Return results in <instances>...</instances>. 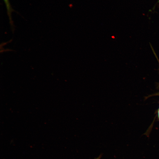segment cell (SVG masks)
<instances>
[{"label":"cell","mask_w":159,"mask_h":159,"mask_svg":"<svg viewBox=\"0 0 159 159\" xmlns=\"http://www.w3.org/2000/svg\"><path fill=\"white\" fill-rule=\"evenodd\" d=\"M153 51L154 52V53L155 54V56H156L157 59L158 60V62H159V60L158 59V57H157V56H156V54L155 53V52H154V50L153 49Z\"/></svg>","instance_id":"7a4b0ae2"},{"label":"cell","mask_w":159,"mask_h":159,"mask_svg":"<svg viewBox=\"0 0 159 159\" xmlns=\"http://www.w3.org/2000/svg\"><path fill=\"white\" fill-rule=\"evenodd\" d=\"M100 157L99 156V157H98L97 158H95V159H100Z\"/></svg>","instance_id":"3957f363"},{"label":"cell","mask_w":159,"mask_h":159,"mask_svg":"<svg viewBox=\"0 0 159 159\" xmlns=\"http://www.w3.org/2000/svg\"><path fill=\"white\" fill-rule=\"evenodd\" d=\"M5 4L6 9L7 10V14L8 15L9 20V23L11 26V28L13 33L14 31V27L13 24V21L12 19L11 14L13 11H14V10L12 9L10 4L9 2V0H4Z\"/></svg>","instance_id":"6da1fadb"}]
</instances>
